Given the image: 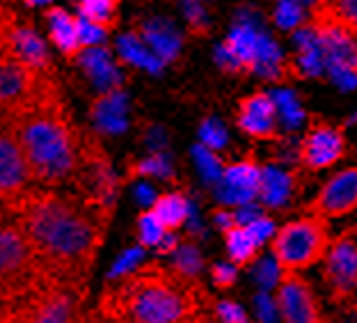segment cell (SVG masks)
<instances>
[{
	"mask_svg": "<svg viewBox=\"0 0 357 323\" xmlns=\"http://www.w3.org/2000/svg\"><path fill=\"white\" fill-rule=\"evenodd\" d=\"M10 213L30 241L42 282L85 294L108 218L89 209L80 197L42 186H35L16 202Z\"/></svg>",
	"mask_w": 357,
	"mask_h": 323,
	"instance_id": "6da1fadb",
	"label": "cell"
},
{
	"mask_svg": "<svg viewBox=\"0 0 357 323\" xmlns=\"http://www.w3.org/2000/svg\"><path fill=\"white\" fill-rule=\"evenodd\" d=\"M206 303L195 278L158 264H137L110 276L99 310L105 323H199Z\"/></svg>",
	"mask_w": 357,
	"mask_h": 323,
	"instance_id": "7a4b0ae2",
	"label": "cell"
},
{
	"mask_svg": "<svg viewBox=\"0 0 357 323\" xmlns=\"http://www.w3.org/2000/svg\"><path fill=\"white\" fill-rule=\"evenodd\" d=\"M12 124L32 183L42 188L74 183L83 151V131L74 124L62 101L58 80L46 85L26 110L12 117Z\"/></svg>",
	"mask_w": 357,
	"mask_h": 323,
	"instance_id": "3957f363",
	"label": "cell"
},
{
	"mask_svg": "<svg viewBox=\"0 0 357 323\" xmlns=\"http://www.w3.org/2000/svg\"><path fill=\"white\" fill-rule=\"evenodd\" d=\"M330 220L321 216H303L273 234V257L280 271H305L323 262L330 248Z\"/></svg>",
	"mask_w": 357,
	"mask_h": 323,
	"instance_id": "277c9868",
	"label": "cell"
},
{
	"mask_svg": "<svg viewBox=\"0 0 357 323\" xmlns=\"http://www.w3.org/2000/svg\"><path fill=\"white\" fill-rule=\"evenodd\" d=\"M312 30L321 44L326 67L357 76V28L342 19L326 0L312 5Z\"/></svg>",
	"mask_w": 357,
	"mask_h": 323,
	"instance_id": "5b68a950",
	"label": "cell"
},
{
	"mask_svg": "<svg viewBox=\"0 0 357 323\" xmlns=\"http://www.w3.org/2000/svg\"><path fill=\"white\" fill-rule=\"evenodd\" d=\"M321 276L330 301L342 310H353L357 301V225L330 241Z\"/></svg>",
	"mask_w": 357,
	"mask_h": 323,
	"instance_id": "8992f818",
	"label": "cell"
},
{
	"mask_svg": "<svg viewBox=\"0 0 357 323\" xmlns=\"http://www.w3.org/2000/svg\"><path fill=\"white\" fill-rule=\"evenodd\" d=\"M53 80H58L55 74H42V71L32 69L14 51L0 55V117H16Z\"/></svg>",
	"mask_w": 357,
	"mask_h": 323,
	"instance_id": "52a82bcc",
	"label": "cell"
},
{
	"mask_svg": "<svg viewBox=\"0 0 357 323\" xmlns=\"http://www.w3.org/2000/svg\"><path fill=\"white\" fill-rule=\"evenodd\" d=\"M273 305L282 323H330L314 287L298 271H280Z\"/></svg>",
	"mask_w": 357,
	"mask_h": 323,
	"instance_id": "ba28073f",
	"label": "cell"
},
{
	"mask_svg": "<svg viewBox=\"0 0 357 323\" xmlns=\"http://www.w3.org/2000/svg\"><path fill=\"white\" fill-rule=\"evenodd\" d=\"M298 163L307 172H321L346 156V135L344 128L330 124L326 119L314 117L305 131V138L296 149Z\"/></svg>",
	"mask_w": 357,
	"mask_h": 323,
	"instance_id": "9c48e42d",
	"label": "cell"
},
{
	"mask_svg": "<svg viewBox=\"0 0 357 323\" xmlns=\"http://www.w3.org/2000/svg\"><path fill=\"white\" fill-rule=\"evenodd\" d=\"M35 188L23 160L12 119L0 117V206L7 211Z\"/></svg>",
	"mask_w": 357,
	"mask_h": 323,
	"instance_id": "30bf717a",
	"label": "cell"
},
{
	"mask_svg": "<svg viewBox=\"0 0 357 323\" xmlns=\"http://www.w3.org/2000/svg\"><path fill=\"white\" fill-rule=\"evenodd\" d=\"M305 211L326 218V220H335V218H344L357 211V167H346L342 172L332 174L321 186L314 200L305 204Z\"/></svg>",
	"mask_w": 357,
	"mask_h": 323,
	"instance_id": "8fae6325",
	"label": "cell"
},
{
	"mask_svg": "<svg viewBox=\"0 0 357 323\" xmlns=\"http://www.w3.org/2000/svg\"><path fill=\"white\" fill-rule=\"evenodd\" d=\"M278 119H280V110L273 94L255 92L250 96H243L238 103L236 124L243 133L255 140H280Z\"/></svg>",
	"mask_w": 357,
	"mask_h": 323,
	"instance_id": "7c38bea8",
	"label": "cell"
},
{
	"mask_svg": "<svg viewBox=\"0 0 357 323\" xmlns=\"http://www.w3.org/2000/svg\"><path fill=\"white\" fill-rule=\"evenodd\" d=\"M259 32L252 26H238L218 48L215 60L225 71L231 74H248L257 67Z\"/></svg>",
	"mask_w": 357,
	"mask_h": 323,
	"instance_id": "4fadbf2b",
	"label": "cell"
},
{
	"mask_svg": "<svg viewBox=\"0 0 357 323\" xmlns=\"http://www.w3.org/2000/svg\"><path fill=\"white\" fill-rule=\"evenodd\" d=\"M220 197L229 204H245L259 195L261 183V167L255 158H243L238 163H231L220 174Z\"/></svg>",
	"mask_w": 357,
	"mask_h": 323,
	"instance_id": "5bb4252c",
	"label": "cell"
},
{
	"mask_svg": "<svg viewBox=\"0 0 357 323\" xmlns=\"http://www.w3.org/2000/svg\"><path fill=\"white\" fill-rule=\"evenodd\" d=\"M76 60L80 67H83L85 74L89 76V80H92L101 92L121 90V74L115 67V62H112L110 51L103 44L85 48Z\"/></svg>",
	"mask_w": 357,
	"mask_h": 323,
	"instance_id": "9a60e30c",
	"label": "cell"
},
{
	"mask_svg": "<svg viewBox=\"0 0 357 323\" xmlns=\"http://www.w3.org/2000/svg\"><path fill=\"white\" fill-rule=\"evenodd\" d=\"M12 51L26 64H30L32 69L42 71V74H55L53 60H51V55H48L44 39L37 35L32 26L16 23L12 30Z\"/></svg>",
	"mask_w": 357,
	"mask_h": 323,
	"instance_id": "2e32d148",
	"label": "cell"
},
{
	"mask_svg": "<svg viewBox=\"0 0 357 323\" xmlns=\"http://www.w3.org/2000/svg\"><path fill=\"white\" fill-rule=\"evenodd\" d=\"M46 23H48V32H51V42L60 48L64 58L76 60L83 53L76 16L62 10V7H51V10H46Z\"/></svg>",
	"mask_w": 357,
	"mask_h": 323,
	"instance_id": "e0dca14e",
	"label": "cell"
},
{
	"mask_svg": "<svg viewBox=\"0 0 357 323\" xmlns=\"http://www.w3.org/2000/svg\"><path fill=\"white\" fill-rule=\"evenodd\" d=\"M135 35L149 46V51L156 55V58L163 64L172 62L178 55V48H181V39H178L174 28L169 26V23H165V21L144 23V26L137 30Z\"/></svg>",
	"mask_w": 357,
	"mask_h": 323,
	"instance_id": "ac0fdd59",
	"label": "cell"
},
{
	"mask_svg": "<svg viewBox=\"0 0 357 323\" xmlns=\"http://www.w3.org/2000/svg\"><path fill=\"white\" fill-rule=\"evenodd\" d=\"M124 110H126V101H124L121 90H110V92H103L99 99L92 103L89 115H92V119L103 128V131L119 133L121 128L126 126Z\"/></svg>",
	"mask_w": 357,
	"mask_h": 323,
	"instance_id": "d6986e66",
	"label": "cell"
},
{
	"mask_svg": "<svg viewBox=\"0 0 357 323\" xmlns=\"http://www.w3.org/2000/svg\"><path fill=\"white\" fill-rule=\"evenodd\" d=\"M149 211L158 218V223L167 232H174L181 230L190 218V202L181 193H165V195L153 197Z\"/></svg>",
	"mask_w": 357,
	"mask_h": 323,
	"instance_id": "ffe728a7",
	"label": "cell"
},
{
	"mask_svg": "<svg viewBox=\"0 0 357 323\" xmlns=\"http://www.w3.org/2000/svg\"><path fill=\"white\" fill-rule=\"evenodd\" d=\"M225 243H227V253H229V260L236 269L252 266L259 253H261V243L252 236V232L245 225H234V227L225 230Z\"/></svg>",
	"mask_w": 357,
	"mask_h": 323,
	"instance_id": "44dd1931",
	"label": "cell"
},
{
	"mask_svg": "<svg viewBox=\"0 0 357 323\" xmlns=\"http://www.w3.org/2000/svg\"><path fill=\"white\" fill-rule=\"evenodd\" d=\"M296 190V174L284 172L278 167H261V183H259V195L268 206L287 204L291 193Z\"/></svg>",
	"mask_w": 357,
	"mask_h": 323,
	"instance_id": "7402d4cb",
	"label": "cell"
},
{
	"mask_svg": "<svg viewBox=\"0 0 357 323\" xmlns=\"http://www.w3.org/2000/svg\"><path fill=\"white\" fill-rule=\"evenodd\" d=\"M117 51H119V58L128 62V64H137V67L147 69V71H160L163 62H160L156 55L149 51V46L142 42L135 32H128L117 42Z\"/></svg>",
	"mask_w": 357,
	"mask_h": 323,
	"instance_id": "603a6c76",
	"label": "cell"
},
{
	"mask_svg": "<svg viewBox=\"0 0 357 323\" xmlns=\"http://www.w3.org/2000/svg\"><path fill=\"white\" fill-rule=\"evenodd\" d=\"M80 16L96 23L105 32L117 28L119 23V3L121 0H76Z\"/></svg>",
	"mask_w": 357,
	"mask_h": 323,
	"instance_id": "cb8c5ba5",
	"label": "cell"
},
{
	"mask_svg": "<svg viewBox=\"0 0 357 323\" xmlns=\"http://www.w3.org/2000/svg\"><path fill=\"white\" fill-rule=\"evenodd\" d=\"M172 269L176 273H181L185 278H197V273L202 269V255L195 246H181L174 250V264Z\"/></svg>",
	"mask_w": 357,
	"mask_h": 323,
	"instance_id": "d4e9b609",
	"label": "cell"
},
{
	"mask_svg": "<svg viewBox=\"0 0 357 323\" xmlns=\"http://www.w3.org/2000/svg\"><path fill=\"white\" fill-rule=\"evenodd\" d=\"M303 21H305V12L300 0H280L278 7H275V23L284 30L303 26Z\"/></svg>",
	"mask_w": 357,
	"mask_h": 323,
	"instance_id": "484cf974",
	"label": "cell"
},
{
	"mask_svg": "<svg viewBox=\"0 0 357 323\" xmlns=\"http://www.w3.org/2000/svg\"><path fill=\"white\" fill-rule=\"evenodd\" d=\"M167 234V230L158 223V218L151 211H144L137 220V236H140V243L144 248H156L158 241Z\"/></svg>",
	"mask_w": 357,
	"mask_h": 323,
	"instance_id": "4316f807",
	"label": "cell"
},
{
	"mask_svg": "<svg viewBox=\"0 0 357 323\" xmlns=\"http://www.w3.org/2000/svg\"><path fill=\"white\" fill-rule=\"evenodd\" d=\"M273 99L278 103V110H282V115L287 117L289 126H298L305 119V110L300 108L294 92H278V94H273Z\"/></svg>",
	"mask_w": 357,
	"mask_h": 323,
	"instance_id": "83f0119b",
	"label": "cell"
},
{
	"mask_svg": "<svg viewBox=\"0 0 357 323\" xmlns=\"http://www.w3.org/2000/svg\"><path fill=\"white\" fill-rule=\"evenodd\" d=\"M206 323H248V317L241 305L231 301H222L213 308L211 317H206Z\"/></svg>",
	"mask_w": 357,
	"mask_h": 323,
	"instance_id": "f1b7e54d",
	"label": "cell"
},
{
	"mask_svg": "<svg viewBox=\"0 0 357 323\" xmlns=\"http://www.w3.org/2000/svg\"><path fill=\"white\" fill-rule=\"evenodd\" d=\"M172 172L169 160L165 156H149L140 163L131 165V174H149V176H167Z\"/></svg>",
	"mask_w": 357,
	"mask_h": 323,
	"instance_id": "f546056e",
	"label": "cell"
},
{
	"mask_svg": "<svg viewBox=\"0 0 357 323\" xmlns=\"http://www.w3.org/2000/svg\"><path fill=\"white\" fill-rule=\"evenodd\" d=\"M78 37H80V44H83V51H85V48L101 46L105 42V30L80 16L78 19Z\"/></svg>",
	"mask_w": 357,
	"mask_h": 323,
	"instance_id": "4dcf8cb0",
	"label": "cell"
},
{
	"mask_svg": "<svg viewBox=\"0 0 357 323\" xmlns=\"http://www.w3.org/2000/svg\"><path fill=\"white\" fill-rule=\"evenodd\" d=\"M199 135H202L204 147H208V149H220L222 144L227 142V133H225V128H222L220 122H218V119H208V122L202 124Z\"/></svg>",
	"mask_w": 357,
	"mask_h": 323,
	"instance_id": "1f68e13d",
	"label": "cell"
},
{
	"mask_svg": "<svg viewBox=\"0 0 357 323\" xmlns=\"http://www.w3.org/2000/svg\"><path fill=\"white\" fill-rule=\"evenodd\" d=\"M197 160H199V167H202V172H204L208 179L213 176V179L218 181L220 179V174H222V160L218 158L213 154V149H208V147H197Z\"/></svg>",
	"mask_w": 357,
	"mask_h": 323,
	"instance_id": "d6a6232c",
	"label": "cell"
},
{
	"mask_svg": "<svg viewBox=\"0 0 357 323\" xmlns=\"http://www.w3.org/2000/svg\"><path fill=\"white\" fill-rule=\"evenodd\" d=\"M211 278H213V285L218 289H229L234 282H236V266L218 264L211 269Z\"/></svg>",
	"mask_w": 357,
	"mask_h": 323,
	"instance_id": "836d02e7",
	"label": "cell"
},
{
	"mask_svg": "<svg viewBox=\"0 0 357 323\" xmlns=\"http://www.w3.org/2000/svg\"><path fill=\"white\" fill-rule=\"evenodd\" d=\"M326 3L342 16V19H346L348 23H353L357 28V0H326Z\"/></svg>",
	"mask_w": 357,
	"mask_h": 323,
	"instance_id": "e575fe53",
	"label": "cell"
},
{
	"mask_svg": "<svg viewBox=\"0 0 357 323\" xmlns=\"http://www.w3.org/2000/svg\"><path fill=\"white\" fill-rule=\"evenodd\" d=\"M183 7H185V16L190 19L192 30L204 32V28H206V19H204V12H202L199 0H183Z\"/></svg>",
	"mask_w": 357,
	"mask_h": 323,
	"instance_id": "d590c367",
	"label": "cell"
},
{
	"mask_svg": "<svg viewBox=\"0 0 357 323\" xmlns=\"http://www.w3.org/2000/svg\"><path fill=\"white\" fill-rule=\"evenodd\" d=\"M215 225L220 227L222 232L234 227V225H238V218H236V211H227V209H220V211H215Z\"/></svg>",
	"mask_w": 357,
	"mask_h": 323,
	"instance_id": "8d00e7d4",
	"label": "cell"
},
{
	"mask_svg": "<svg viewBox=\"0 0 357 323\" xmlns=\"http://www.w3.org/2000/svg\"><path fill=\"white\" fill-rule=\"evenodd\" d=\"M176 246H178V239H176V234H174V232H167L165 236L158 241L156 250H158L160 255H169V253H174V250H176Z\"/></svg>",
	"mask_w": 357,
	"mask_h": 323,
	"instance_id": "74e56055",
	"label": "cell"
},
{
	"mask_svg": "<svg viewBox=\"0 0 357 323\" xmlns=\"http://www.w3.org/2000/svg\"><path fill=\"white\" fill-rule=\"evenodd\" d=\"M259 280H261L264 285H271V282L275 280V273H273V269H268V264H264L261 273H259Z\"/></svg>",
	"mask_w": 357,
	"mask_h": 323,
	"instance_id": "f35d334b",
	"label": "cell"
},
{
	"mask_svg": "<svg viewBox=\"0 0 357 323\" xmlns=\"http://www.w3.org/2000/svg\"><path fill=\"white\" fill-rule=\"evenodd\" d=\"M26 3H28L30 7H39V5H48L51 0H26Z\"/></svg>",
	"mask_w": 357,
	"mask_h": 323,
	"instance_id": "ab89813d",
	"label": "cell"
},
{
	"mask_svg": "<svg viewBox=\"0 0 357 323\" xmlns=\"http://www.w3.org/2000/svg\"><path fill=\"white\" fill-rule=\"evenodd\" d=\"M351 312H355V314H357V301H355V305H353V310H351Z\"/></svg>",
	"mask_w": 357,
	"mask_h": 323,
	"instance_id": "60d3db41",
	"label": "cell"
},
{
	"mask_svg": "<svg viewBox=\"0 0 357 323\" xmlns=\"http://www.w3.org/2000/svg\"><path fill=\"white\" fill-rule=\"evenodd\" d=\"M199 323H206V317H202V321Z\"/></svg>",
	"mask_w": 357,
	"mask_h": 323,
	"instance_id": "b9f144b4",
	"label": "cell"
},
{
	"mask_svg": "<svg viewBox=\"0 0 357 323\" xmlns=\"http://www.w3.org/2000/svg\"><path fill=\"white\" fill-rule=\"evenodd\" d=\"M259 323H261V321H259Z\"/></svg>",
	"mask_w": 357,
	"mask_h": 323,
	"instance_id": "7bdbcfd3",
	"label": "cell"
}]
</instances>
